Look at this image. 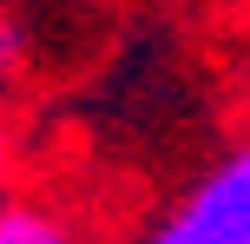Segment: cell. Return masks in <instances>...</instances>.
<instances>
[{
  "instance_id": "obj_1",
  "label": "cell",
  "mask_w": 250,
  "mask_h": 244,
  "mask_svg": "<svg viewBox=\"0 0 250 244\" xmlns=\"http://www.w3.org/2000/svg\"><path fill=\"white\" fill-rule=\"evenodd\" d=\"M145 244H250V145L198 172L145 231Z\"/></svg>"
},
{
  "instance_id": "obj_2",
  "label": "cell",
  "mask_w": 250,
  "mask_h": 244,
  "mask_svg": "<svg viewBox=\"0 0 250 244\" xmlns=\"http://www.w3.org/2000/svg\"><path fill=\"white\" fill-rule=\"evenodd\" d=\"M0 244H73L66 224L53 211H33V205H7L0 211Z\"/></svg>"
},
{
  "instance_id": "obj_3",
  "label": "cell",
  "mask_w": 250,
  "mask_h": 244,
  "mask_svg": "<svg viewBox=\"0 0 250 244\" xmlns=\"http://www.w3.org/2000/svg\"><path fill=\"white\" fill-rule=\"evenodd\" d=\"M20 46H26V40H20V26H13L7 13H0V73H7V66L20 60Z\"/></svg>"
},
{
  "instance_id": "obj_4",
  "label": "cell",
  "mask_w": 250,
  "mask_h": 244,
  "mask_svg": "<svg viewBox=\"0 0 250 244\" xmlns=\"http://www.w3.org/2000/svg\"><path fill=\"white\" fill-rule=\"evenodd\" d=\"M7 165H13V152H7V132H0V198H7ZM7 211V205H0Z\"/></svg>"
}]
</instances>
